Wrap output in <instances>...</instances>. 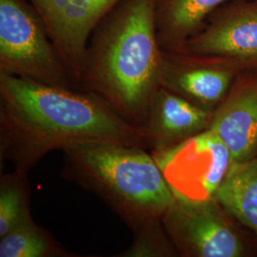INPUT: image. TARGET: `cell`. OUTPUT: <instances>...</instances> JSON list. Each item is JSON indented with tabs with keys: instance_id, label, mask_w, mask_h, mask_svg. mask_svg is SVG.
<instances>
[{
	"instance_id": "52a82bcc",
	"label": "cell",
	"mask_w": 257,
	"mask_h": 257,
	"mask_svg": "<svg viewBox=\"0 0 257 257\" xmlns=\"http://www.w3.org/2000/svg\"><path fill=\"white\" fill-rule=\"evenodd\" d=\"M121 1L28 0L42 20L77 89L90 37L102 19Z\"/></svg>"
},
{
	"instance_id": "ba28073f",
	"label": "cell",
	"mask_w": 257,
	"mask_h": 257,
	"mask_svg": "<svg viewBox=\"0 0 257 257\" xmlns=\"http://www.w3.org/2000/svg\"><path fill=\"white\" fill-rule=\"evenodd\" d=\"M178 52L220 57L245 72L255 70L257 0H230L221 5Z\"/></svg>"
},
{
	"instance_id": "8992f818",
	"label": "cell",
	"mask_w": 257,
	"mask_h": 257,
	"mask_svg": "<svg viewBox=\"0 0 257 257\" xmlns=\"http://www.w3.org/2000/svg\"><path fill=\"white\" fill-rule=\"evenodd\" d=\"M175 197L214 198L233 163L229 150L211 128L164 151L151 152Z\"/></svg>"
},
{
	"instance_id": "277c9868",
	"label": "cell",
	"mask_w": 257,
	"mask_h": 257,
	"mask_svg": "<svg viewBox=\"0 0 257 257\" xmlns=\"http://www.w3.org/2000/svg\"><path fill=\"white\" fill-rule=\"evenodd\" d=\"M0 74L78 90L42 20L24 0H0Z\"/></svg>"
},
{
	"instance_id": "7a4b0ae2",
	"label": "cell",
	"mask_w": 257,
	"mask_h": 257,
	"mask_svg": "<svg viewBox=\"0 0 257 257\" xmlns=\"http://www.w3.org/2000/svg\"><path fill=\"white\" fill-rule=\"evenodd\" d=\"M162 52L156 0H122L90 37L78 89L95 94L140 128L161 87Z\"/></svg>"
},
{
	"instance_id": "9a60e30c",
	"label": "cell",
	"mask_w": 257,
	"mask_h": 257,
	"mask_svg": "<svg viewBox=\"0 0 257 257\" xmlns=\"http://www.w3.org/2000/svg\"><path fill=\"white\" fill-rule=\"evenodd\" d=\"M28 172L15 169L0 176V238L32 217Z\"/></svg>"
},
{
	"instance_id": "4fadbf2b",
	"label": "cell",
	"mask_w": 257,
	"mask_h": 257,
	"mask_svg": "<svg viewBox=\"0 0 257 257\" xmlns=\"http://www.w3.org/2000/svg\"><path fill=\"white\" fill-rule=\"evenodd\" d=\"M214 198L231 218L257 236V156L232 163Z\"/></svg>"
},
{
	"instance_id": "3957f363",
	"label": "cell",
	"mask_w": 257,
	"mask_h": 257,
	"mask_svg": "<svg viewBox=\"0 0 257 257\" xmlns=\"http://www.w3.org/2000/svg\"><path fill=\"white\" fill-rule=\"evenodd\" d=\"M62 177L97 195L134 230L162 221L175 193L148 150L90 143L63 151Z\"/></svg>"
},
{
	"instance_id": "7c38bea8",
	"label": "cell",
	"mask_w": 257,
	"mask_h": 257,
	"mask_svg": "<svg viewBox=\"0 0 257 257\" xmlns=\"http://www.w3.org/2000/svg\"><path fill=\"white\" fill-rule=\"evenodd\" d=\"M230 0H156L157 39L163 51L178 52L197 35L208 18Z\"/></svg>"
},
{
	"instance_id": "30bf717a",
	"label": "cell",
	"mask_w": 257,
	"mask_h": 257,
	"mask_svg": "<svg viewBox=\"0 0 257 257\" xmlns=\"http://www.w3.org/2000/svg\"><path fill=\"white\" fill-rule=\"evenodd\" d=\"M214 111L205 110L160 87L153 96L141 125L145 149L164 151L211 128Z\"/></svg>"
},
{
	"instance_id": "2e32d148",
	"label": "cell",
	"mask_w": 257,
	"mask_h": 257,
	"mask_svg": "<svg viewBox=\"0 0 257 257\" xmlns=\"http://www.w3.org/2000/svg\"><path fill=\"white\" fill-rule=\"evenodd\" d=\"M135 240L128 250L117 256L171 257L178 255L162 221L144 225L134 230Z\"/></svg>"
},
{
	"instance_id": "6da1fadb",
	"label": "cell",
	"mask_w": 257,
	"mask_h": 257,
	"mask_svg": "<svg viewBox=\"0 0 257 257\" xmlns=\"http://www.w3.org/2000/svg\"><path fill=\"white\" fill-rule=\"evenodd\" d=\"M90 143L145 149L141 128L95 94L0 74V161L29 171L53 151Z\"/></svg>"
},
{
	"instance_id": "8fae6325",
	"label": "cell",
	"mask_w": 257,
	"mask_h": 257,
	"mask_svg": "<svg viewBox=\"0 0 257 257\" xmlns=\"http://www.w3.org/2000/svg\"><path fill=\"white\" fill-rule=\"evenodd\" d=\"M242 73L214 111L211 130L229 150L233 163L257 156V75Z\"/></svg>"
},
{
	"instance_id": "5b68a950",
	"label": "cell",
	"mask_w": 257,
	"mask_h": 257,
	"mask_svg": "<svg viewBox=\"0 0 257 257\" xmlns=\"http://www.w3.org/2000/svg\"><path fill=\"white\" fill-rule=\"evenodd\" d=\"M162 224L178 255L241 257L246 253V245L231 217L215 198L202 201L176 198Z\"/></svg>"
},
{
	"instance_id": "9c48e42d",
	"label": "cell",
	"mask_w": 257,
	"mask_h": 257,
	"mask_svg": "<svg viewBox=\"0 0 257 257\" xmlns=\"http://www.w3.org/2000/svg\"><path fill=\"white\" fill-rule=\"evenodd\" d=\"M244 72L220 57L163 51L160 83L194 105L215 111Z\"/></svg>"
},
{
	"instance_id": "5bb4252c",
	"label": "cell",
	"mask_w": 257,
	"mask_h": 257,
	"mask_svg": "<svg viewBox=\"0 0 257 257\" xmlns=\"http://www.w3.org/2000/svg\"><path fill=\"white\" fill-rule=\"evenodd\" d=\"M33 217L0 238V257H74Z\"/></svg>"
}]
</instances>
